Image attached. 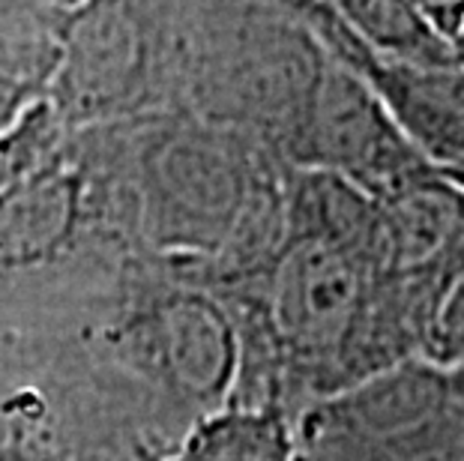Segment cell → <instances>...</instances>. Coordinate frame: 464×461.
Returning <instances> with one entry per match:
<instances>
[{
  "label": "cell",
  "instance_id": "cell-6",
  "mask_svg": "<svg viewBox=\"0 0 464 461\" xmlns=\"http://www.w3.org/2000/svg\"><path fill=\"white\" fill-rule=\"evenodd\" d=\"M63 139V126L45 102H39L22 123L0 135V195L52 159Z\"/></svg>",
  "mask_w": 464,
  "mask_h": 461
},
{
  "label": "cell",
  "instance_id": "cell-5",
  "mask_svg": "<svg viewBox=\"0 0 464 461\" xmlns=\"http://www.w3.org/2000/svg\"><path fill=\"white\" fill-rule=\"evenodd\" d=\"M135 461H303L282 408L228 405L198 419L165 449H135Z\"/></svg>",
  "mask_w": 464,
  "mask_h": 461
},
{
  "label": "cell",
  "instance_id": "cell-1",
  "mask_svg": "<svg viewBox=\"0 0 464 461\" xmlns=\"http://www.w3.org/2000/svg\"><path fill=\"white\" fill-rule=\"evenodd\" d=\"M114 130L147 258L216 297L258 279L279 249L285 201L252 141L183 111Z\"/></svg>",
  "mask_w": 464,
  "mask_h": 461
},
{
  "label": "cell",
  "instance_id": "cell-2",
  "mask_svg": "<svg viewBox=\"0 0 464 461\" xmlns=\"http://www.w3.org/2000/svg\"><path fill=\"white\" fill-rule=\"evenodd\" d=\"M383 216L360 189L303 171L285 201L279 249L252 284L228 293L240 341L264 336L305 384H342L372 357L378 282L387 267Z\"/></svg>",
  "mask_w": 464,
  "mask_h": 461
},
{
  "label": "cell",
  "instance_id": "cell-3",
  "mask_svg": "<svg viewBox=\"0 0 464 461\" xmlns=\"http://www.w3.org/2000/svg\"><path fill=\"white\" fill-rule=\"evenodd\" d=\"M45 105L66 135L171 114L168 4H75Z\"/></svg>",
  "mask_w": 464,
  "mask_h": 461
},
{
  "label": "cell",
  "instance_id": "cell-4",
  "mask_svg": "<svg viewBox=\"0 0 464 461\" xmlns=\"http://www.w3.org/2000/svg\"><path fill=\"white\" fill-rule=\"evenodd\" d=\"M72 13L75 4H24L0 27V135L45 102Z\"/></svg>",
  "mask_w": 464,
  "mask_h": 461
}]
</instances>
